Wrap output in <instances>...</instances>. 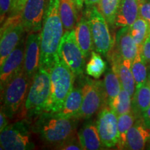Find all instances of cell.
Instances as JSON below:
<instances>
[{
  "label": "cell",
  "mask_w": 150,
  "mask_h": 150,
  "mask_svg": "<svg viewBox=\"0 0 150 150\" xmlns=\"http://www.w3.org/2000/svg\"><path fill=\"white\" fill-rule=\"evenodd\" d=\"M108 106L117 116L124 115L132 110V97L128 92L122 88L117 96L109 102Z\"/></svg>",
  "instance_id": "obj_27"
},
{
  "label": "cell",
  "mask_w": 150,
  "mask_h": 150,
  "mask_svg": "<svg viewBox=\"0 0 150 150\" xmlns=\"http://www.w3.org/2000/svg\"><path fill=\"white\" fill-rule=\"evenodd\" d=\"M74 1L75 4H76V6H77L79 11L81 10V8L83 7L84 1H85V0H74Z\"/></svg>",
  "instance_id": "obj_39"
},
{
  "label": "cell",
  "mask_w": 150,
  "mask_h": 150,
  "mask_svg": "<svg viewBox=\"0 0 150 150\" xmlns=\"http://www.w3.org/2000/svg\"><path fill=\"white\" fill-rule=\"evenodd\" d=\"M50 89V71L40 67L31 81L25 102L20 110L22 119H31L44 111Z\"/></svg>",
  "instance_id": "obj_3"
},
{
  "label": "cell",
  "mask_w": 150,
  "mask_h": 150,
  "mask_svg": "<svg viewBox=\"0 0 150 150\" xmlns=\"http://www.w3.org/2000/svg\"><path fill=\"white\" fill-rule=\"evenodd\" d=\"M32 129L27 120L15 122L8 125L0 134L1 149L31 150L35 149Z\"/></svg>",
  "instance_id": "obj_6"
},
{
  "label": "cell",
  "mask_w": 150,
  "mask_h": 150,
  "mask_svg": "<svg viewBox=\"0 0 150 150\" xmlns=\"http://www.w3.org/2000/svg\"><path fill=\"white\" fill-rule=\"evenodd\" d=\"M142 118L145 127L150 131V106L144 112L143 115L142 116Z\"/></svg>",
  "instance_id": "obj_37"
},
{
  "label": "cell",
  "mask_w": 150,
  "mask_h": 150,
  "mask_svg": "<svg viewBox=\"0 0 150 150\" xmlns=\"http://www.w3.org/2000/svg\"><path fill=\"white\" fill-rule=\"evenodd\" d=\"M86 73L95 79H98L106 70V63L101 54L92 51L88 62L86 66Z\"/></svg>",
  "instance_id": "obj_29"
},
{
  "label": "cell",
  "mask_w": 150,
  "mask_h": 150,
  "mask_svg": "<svg viewBox=\"0 0 150 150\" xmlns=\"http://www.w3.org/2000/svg\"><path fill=\"white\" fill-rule=\"evenodd\" d=\"M131 70L136 82V90L138 89L147 81L149 75L147 63L142 56L140 47L138 54L132 61Z\"/></svg>",
  "instance_id": "obj_24"
},
{
  "label": "cell",
  "mask_w": 150,
  "mask_h": 150,
  "mask_svg": "<svg viewBox=\"0 0 150 150\" xmlns=\"http://www.w3.org/2000/svg\"><path fill=\"white\" fill-rule=\"evenodd\" d=\"M26 37H22L16 47L7 56L0 70V89L2 91L5 86L18 73L24 68V49Z\"/></svg>",
  "instance_id": "obj_13"
},
{
  "label": "cell",
  "mask_w": 150,
  "mask_h": 150,
  "mask_svg": "<svg viewBox=\"0 0 150 150\" xmlns=\"http://www.w3.org/2000/svg\"><path fill=\"white\" fill-rule=\"evenodd\" d=\"M30 120L33 132L38 135L46 145L54 147L77 135L76 119L60 117L56 112H42L27 120Z\"/></svg>",
  "instance_id": "obj_2"
},
{
  "label": "cell",
  "mask_w": 150,
  "mask_h": 150,
  "mask_svg": "<svg viewBox=\"0 0 150 150\" xmlns=\"http://www.w3.org/2000/svg\"><path fill=\"white\" fill-rule=\"evenodd\" d=\"M108 57H109L112 68L115 71L120 79L122 88L133 97L136 92V82L131 70L132 61L123 59L112 50Z\"/></svg>",
  "instance_id": "obj_15"
},
{
  "label": "cell",
  "mask_w": 150,
  "mask_h": 150,
  "mask_svg": "<svg viewBox=\"0 0 150 150\" xmlns=\"http://www.w3.org/2000/svg\"><path fill=\"white\" fill-rule=\"evenodd\" d=\"M1 25L0 63L2 64L25 35L26 31L22 22L21 15L8 17Z\"/></svg>",
  "instance_id": "obj_10"
},
{
  "label": "cell",
  "mask_w": 150,
  "mask_h": 150,
  "mask_svg": "<svg viewBox=\"0 0 150 150\" xmlns=\"http://www.w3.org/2000/svg\"><path fill=\"white\" fill-rule=\"evenodd\" d=\"M27 0H13L12 6L8 17L20 16Z\"/></svg>",
  "instance_id": "obj_34"
},
{
  "label": "cell",
  "mask_w": 150,
  "mask_h": 150,
  "mask_svg": "<svg viewBox=\"0 0 150 150\" xmlns=\"http://www.w3.org/2000/svg\"><path fill=\"white\" fill-rule=\"evenodd\" d=\"M78 11L74 0H59V13L65 31L74 29L79 20Z\"/></svg>",
  "instance_id": "obj_22"
},
{
  "label": "cell",
  "mask_w": 150,
  "mask_h": 150,
  "mask_svg": "<svg viewBox=\"0 0 150 150\" xmlns=\"http://www.w3.org/2000/svg\"><path fill=\"white\" fill-rule=\"evenodd\" d=\"M54 149L61 150H83V148L79 140L77 135L69 138L66 141L57 145L54 147Z\"/></svg>",
  "instance_id": "obj_31"
},
{
  "label": "cell",
  "mask_w": 150,
  "mask_h": 150,
  "mask_svg": "<svg viewBox=\"0 0 150 150\" xmlns=\"http://www.w3.org/2000/svg\"><path fill=\"white\" fill-rule=\"evenodd\" d=\"M103 85L108 106L109 102L117 96L122 88L117 73L112 68V67L106 71L103 81Z\"/></svg>",
  "instance_id": "obj_25"
},
{
  "label": "cell",
  "mask_w": 150,
  "mask_h": 150,
  "mask_svg": "<svg viewBox=\"0 0 150 150\" xmlns=\"http://www.w3.org/2000/svg\"><path fill=\"white\" fill-rule=\"evenodd\" d=\"M64 31L59 13V0H50L40 31V67L50 71L60 60L59 48Z\"/></svg>",
  "instance_id": "obj_1"
},
{
  "label": "cell",
  "mask_w": 150,
  "mask_h": 150,
  "mask_svg": "<svg viewBox=\"0 0 150 150\" xmlns=\"http://www.w3.org/2000/svg\"><path fill=\"white\" fill-rule=\"evenodd\" d=\"M129 32L137 45L140 47L149 34L150 26L145 20L139 16L129 27Z\"/></svg>",
  "instance_id": "obj_30"
},
{
  "label": "cell",
  "mask_w": 150,
  "mask_h": 150,
  "mask_svg": "<svg viewBox=\"0 0 150 150\" xmlns=\"http://www.w3.org/2000/svg\"><path fill=\"white\" fill-rule=\"evenodd\" d=\"M136 116L134 112L131 111L118 116V142L117 149H125V144L127 141V136L128 131L136 120Z\"/></svg>",
  "instance_id": "obj_26"
},
{
  "label": "cell",
  "mask_w": 150,
  "mask_h": 150,
  "mask_svg": "<svg viewBox=\"0 0 150 150\" xmlns=\"http://www.w3.org/2000/svg\"><path fill=\"white\" fill-rule=\"evenodd\" d=\"M122 0H100L97 6L109 27L115 28V21Z\"/></svg>",
  "instance_id": "obj_28"
},
{
  "label": "cell",
  "mask_w": 150,
  "mask_h": 150,
  "mask_svg": "<svg viewBox=\"0 0 150 150\" xmlns=\"http://www.w3.org/2000/svg\"><path fill=\"white\" fill-rule=\"evenodd\" d=\"M13 0H0V22L3 24L8 18L12 6Z\"/></svg>",
  "instance_id": "obj_33"
},
{
  "label": "cell",
  "mask_w": 150,
  "mask_h": 150,
  "mask_svg": "<svg viewBox=\"0 0 150 150\" xmlns=\"http://www.w3.org/2000/svg\"><path fill=\"white\" fill-rule=\"evenodd\" d=\"M84 13L89 22L94 47L101 55L108 56L115 45V39L110 34L108 22L97 6L86 7Z\"/></svg>",
  "instance_id": "obj_7"
},
{
  "label": "cell",
  "mask_w": 150,
  "mask_h": 150,
  "mask_svg": "<svg viewBox=\"0 0 150 150\" xmlns=\"http://www.w3.org/2000/svg\"><path fill=\"white\" fill-rule=\"evenodd\" d=\"M59 59L72 70L75 76L83 74L86 70V57L79 45L74 29L65 31L59 48Z\"/></svg>",
  "instance_id": "obj_9"
},
{
  "label": "cell",
  "mask_w": 150,
  "mask_h": 150,
  "mask_svg": "<svg viewBox=\"0 0 150 150\" xmlns=\"http://www.w3.org/2000/svg\"><path fill=\"white\" fill-rule=\"evenodd\" d=\"M118 116L108 106L100 110L96 122L99 134L104 147H117L118 142Z\"/></svg>",
  "instance_id": "obj_11"
},
{
  "label": "cell",
  "mask_w": 150,
  "mask_h": 150,
  "mask_svg": "<svg viewBox=\"0 0 150 150\" xmlns=\"http://www.w3.org/2000/svg\"><path fill=\"white\" fill-rule=\"evenodd\" d=\"M138 50L139 47L135 42L129 32V27L120 28L116 33L112 50L123 59L133 61L138 54Z\"/></svg>",
  "instance_id": "obj_16"
},
{
  "label": "cell",
  "mask_w": 150,
  "mask_h": 150,
  "mask_svg": "<svg viewBox=\"0 0 150 150\" xmlns=\"http://www.w3.org/2000/svg\"><path fill=\"white\" fill-rule=\"evenodd\" d=\"M139 16L150 26V0H139Z\"/></svg>",
  "instance_id": "obj_32"
},
{
  "label": "cell",
  "mask_w": 150,
  "mask_h": 150,
  "mask_svg": "<svg viewBox=\"0 0 150 150\" xmlns=\"http://www.w3.org/2000/svg\"><path fill=\"white\" fill-rule=\"evenodd\" d=\"M83 101L78 119H88L108 106L103 81L86 77L82 84Z\"/></svg>",
  "instance_id": "obj_8"
},
{
  "label": "cell",
  "mask_w": 150,
  "mask_h": 150,
  "mask_svg": "<svg viewBox=\"0 0 150 150\" xmlns=\"http://www.w3.org/2000/svg\"><path fill=\"white\" fill-rule=\"evenodd\" d=\"M49 4L50 0H27L21 14L26 33L40 32Z\"/></svg>",
  "instance_id": "obj_12"
},
{
  "label": "cell",
  "mask_w": 150,
  "mask_h": 150,
  "mask_svg": "<svg viewBox=\"0 0 150 150\" xmlns=\"http://www.w3.org/2000/svg\"><path fill=\"white\" fill-rule=\"evenodd\" d=\"M147 143H148V145H147V149H150V136H149V140H148V142H147Z\"/></svg>",
  "instance_id": "obj_40"
},
{
  "label": "cell",
  "mask_w": 150,
  "mask_h": 150,
  "mask_svg": "<svg viewBox=\"0 0 150 150\" xmlns=\"http://www.w3.org/2000/svg\"><path fill=\"white\" fill-rule=\"evenodd\" d=\"M140 47L144 59L150 66V33Z\"/></svg>",
  "instance_id": "obj_35"
},
{
  "label": "cell",
  "mask_w": 150,
  "mask_h": 150,
  "mask_svg": "<svg viewBox=\"0 0 150 150\" xmlns=\"http://www.w3.org/2000/svg\"><path fill=\"white\" fill-rule=\"evenodd\" d=\"M40 32L29 33L26 36L24 70L33 79L40 67Z\"/></svg>",
  "instance_id": "obj_14"
},
{
  "label": "cell",
  "mask_w": 150,
  "mask_h": 150,
  "mask_svg": "<svg viewBox=\"0 0 150 150\" xmlns=\"http://www.w3.org/2000/svg\"><path fill=\"white\" fill-rule=\"evenodd\" d=\"M150 106V84L148 81L138 89L136 90L132 97V111L137 118L142 115Z\"/></svg>",
  "instance_id": "obj_23"
},
{
  "label": "cell",
  "mask_w": 150,
  "mask_h": 150,
  "mask_svg": "<svg viewBox=\"0 0 150 150\" xmlns=\"http://www.w3.org/2000/svg\"><path fill=\"white\" fill-rule=\"evenodd\" d=\"M100 1V0H85L84 4L86 7L93 6H97Z\"/></svg>",
  "instance_id": "obj_38"
},
{
  "label": "cell",
  "mask_w": 150,
  "mask_h": 150,
  "mask_svg": "<svg viewBox=\"0 0 150 150\" xmlns=\"http://www.w3.org/2000/svg\"><path fill=\"white\" fill-rule=\"evenodd\" d=\"M139 17V0H122L115 21V28L130 27Z\"/></svg>",
  "instance_id": "obj_19"
},
{
  "label": "cell",
  "mask_w": 150,
  "mask_h": 150,
  "mask_svg": "<svg viewBox=\"0 0 150 150\" xmlns=\"http://www.w3.org/2000/svg\"><path fill=\"white\" fill-rule=\"evenodd\" d=\"M8 119L9 118L8 116L6 115L5 112L1 109V112H0V131H2L9 125Z\"/></svg>",
  "instance_id": "obj_36"
},
{
  "label": "cell",
  "mask_w": 150,
  "mask_h": 150,
  "mask_svg": "<svg viewBox=\"0 0 150 150\" xmlns=\"http://www.w3.org/2000/svg\"><path fill=\"white\" fill-rule=\"evenodd\" d=\"M50 95L43 112H58L61 110L67 95L73 88L75 75L59 60L50 70Z\"/></svg>",
  "instance_id": "obj_4"
},
{
  "label": "cell",
  "mask_w": 150,
  "mask_h": 150,
  "mask_svg": "<svg viewBox=\"0 0 150 150\" xmlns=\"http://www.w3.org/2000/svg\"><path fill=\"white\" fill-rule=\"evenodd\" d=\"M79 140L83 150H99L104 149L96 122H88L84 124L77 132Z\"/></svg>",
  "instance_id": "obj_18"
},
{
  "label": "cell",
  "mask_w": 150,
  "mask_h": 150,
  "mask_svg": "<svg viewBox=\"0 0 150 150\" xmlns=\"http://www.w3.org/2000/svg\"><path fill=\"white\" fill-rule=\"evenodd\" d=\"M147 81H148V82H149V84H150V73L149 74V75H148V79H147Z\"/></svg>",
  "instance_id": "obj_41"
},
{
  "label": "cell",
  "mask_w": 150,
  "mask_h": 150,
  "mask_svg": "<svg viewBox=\"0 0 150 150\" xmlns=\"http://www.w3.org/2000/svg\"><path fill=\"white\" fill-rule=\"evenodd\" d=\"M150 136V131L145 127L142 118H136L128 131L125 149H144Z\"/></svg>",
  "instance_id": "obj_17"
},
{
  "label": "cell",
  "mask_w": 150,
  "mask_h": 150,
  "mask_svg": "<svg viewBox=\"0 0 150 150\" xmlns=\"http://www.w3.org/2000/svg\"><path fill=\"white\" fill-rule=\"evenodd\" d=\"M83 101L81 88H73L65 99L64 104L59 112H56L60 117L69 119H78Z\"/></svg>",
  "instance_id": "obj_21"
},
{
  "label": "cell",
  "mask_w": 150,
  "mask_h": 150,
  "mask_svg": "<svg viewBox=\"0 0 150 150\" xmlns=\"http://www.w3.org/2000/svg\"><path fill=\"white\" fill-rule=\"evenodd\" d=\"M74 32L79 45L86 59H88L91 54L94 45L89 22L85 13L79 20L74 28Z\"/></svg>",
  "instance_id": "obj_20"
},
{
  "label": "cell",
  "mask_w": 150,
  "mask_h": 150,
  "mask_svg": "<svg viewBox=\"0 0 150 150\" xmlns=\"http://www.w3.org/2000/svg\"><path fill=\"white\" fill-rule=\"evenodd\" d=\"M31 81L23 68L1 91V109L9 119L13 117L21 110L27 98Z\"/></svg>",
  "instance_id": "obj_5"
}]
</instances>
